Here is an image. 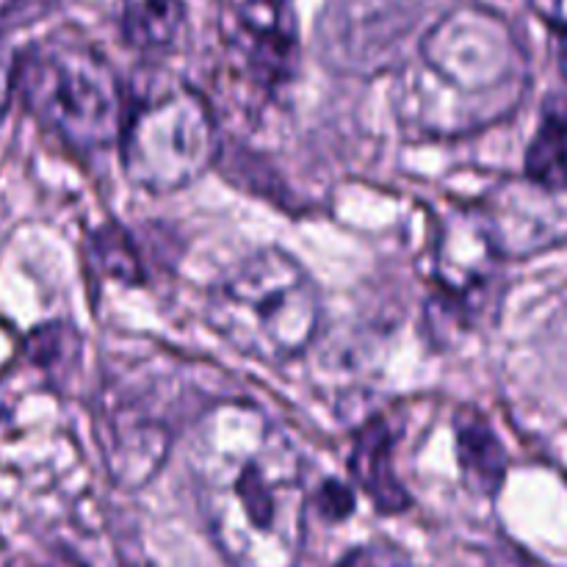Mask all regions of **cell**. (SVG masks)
Masks as SVG:
<instances>
[{
  "mask_svg": "<svg viewBox=\"0 0 567 567\" xmlns=\"http://www.w3.org/2000/svg\"><path fill=\"white\" fill-rule=\"evenodd\" d=\"M454 430H457L460 471L465 476V485L480 496H493L507 474L504 446L493 435L491 424L476 413H460Z\"/></svg>",
  "mask_w": 567,
  "mask_h": 567,
  "instance_id": "11",
  "label": "cell"
},
{
  "mask_svg": "<svg viewBox=\"0 0 567 567\" xmlns=\"http://www.w3.org/2000/svg\"><path fill=\"white\" fill-rule=\"evenodd\" d=\"M122 166L133 186L169 194L197 181L219 153L210 105L186 83H158L127 109Z\"/></svg>",
  "mask_w": 567,
  "mask_h": 567,
  "instance_id": "5",
  "label": "cell"
},
{
  "mask_svg": "<svg viewBox=\"0 0 567 567\" xmlns=\"http://www.w3.org/2000/svg\"><path fill=\"white\" fill-rule=\"evenodd\" d=\"M230 44L258 89L288 86L299 61L293 0H236Z\"/></svg>",
  "mask_w": 567,
  "mask_h": 567,
  "instance_id": "7",
  "label": "cell"
},
{
  "mask_svg": "<svg viewBox=\"0 0 567 567\" xmlns=\"http://www.w3.org/2000/svg\"><path fill=\"white\" fill-rule=\"evenodd\" d=\"M17 86L33 120L75 153L120 142L125 97L116 72L89 42L48 37L17 64Z\"/></svg>",
  "mask_w": 567,
  "mask_h": 567,
  "instance_id": "4",
  "label": "cell"
},
{
  "mask_svg": "<svg viewBox=\"0 0 567 567\" xmlns=\"http://www.w3.org/2000/svg\"><path fill=\"white\" fill-rule=\"evenodd\" d=\"M17 55L14 50L9 48L3 37H0V120H3L6 109H9V97H11V89L17 83Z\"/></svg>",
  "mask_w": 567,
  "mask_h": 567,
  "instance_id": "17",
  "label": "cell"
},
{
  "mask_svg": "<svg viewBox=\"0 0 567 567\" xmlns=\"http://www.w3.org/2000/svg\"><path fill=\"white\" fill-rule=\"evenodd\" d=\"M186 468L210 537L233 565L297 567L308 476L280 424L252 404H214L197 419Z\"/></svg>",
  "mask_w": 567,
  "mask_h": 567,
  "instance_id": "1",
  "label": "cell"
},
{
  "mask_svg": "<svg viewBox=\"0 0 567 567\" xmlns=\"http://www.w3.org/2000/svg\"><path fill=\"white\" fill-rule=\"evenodd\" d=\"M120 31L138 53H169L186 31L183 0H131L122 9Z\"/></svg>",
  "mask_w": 567,
  "mask_h": 567,
  "instance_id": "12",
  "label": "cell"
},
{
  "mask_svg": "<svg viewBox=\"0 0 567 567\" xmlns=\"http://www.w3.org/2000/svg\"><path fill=\"white\" fill-rule=\"evenodd\" d=\"M524 172L543 192L567 188V94H551L526 150Z\"/></svg>",
  "mask_w": 567,
  "mask_h": 567,
  "instance_id": "10",
  "label": "cell"
},
{
  "mask_svg": "<svg viewBox=\"0 0 567 567\" xmlns=\"http://www.w3.org/2000/svg\"><path fill=\"white\" fill-rule=\"evenodd\" d=\"M349 471L382 513L408 509L410 498L396 476V463H393V437L382 421H371L354 435Z\"/></svg>",
  "mask_w": 567,
  "mask_h": 567,
  "instance_id": "9",
  "label": "cell"
},
{
  "mask_svg": "<svg viewBox=\"0 0 567 567\" xmlns=\"http://www.w3.org/2000/svg\"><path fill=\"white\" fill-rule=\"evenodd\" d=\"M59 0H0V33L44 20Z\"/></svg>",
  "mask_w": 567,
  "mask_h": 567,
  "instance_id": "14",
  "label": "cell"
},
{
  "mask_svg": "<svg viewBox=\"0 0 567 567\" xmlns=\"http://www.w3.org/2000/svg\"><path fill=\"white\" fill-rule=\"evenodd\" d=\"M532 6H535L537 17L546 22L559 66L567 75V0H532Z\"/></svg>",
  "mask_w": 567,
  "mask_h": 567,
  "instance_id": "15",
  "label": "cell"
},
{
  "mask_svg": "<svg viewBox=\"0 0 567 567\" xmlns=\"http://www.w3.org/2000/svg\"><path fill=\"white\" fill-rule=\"evenodd\" d=\"M421 66L404 86V125L424 136L485 131L513 114L529 61L513 28L482 9H457L424 37Z\"/></svg>",
  "mask_w": 567,
  "mask_h": 567,
  "instance_id": "2",
  "label": "cell"
},
{
  "mask_svg": "<svg viewBox=\"0 0 567 567\" xmlns=\"http://www.w3.org/2000/svg\"><path fill=\"white\" fill-rule=\"evenodd\" d=\"M332 567H413L404 548L393 546V543H365V546L352 548L347 557L338 559Z\"/></svg>",
  "mask_w": 567,
  "mask_h": 567,
  "instance_id": "13",
  "label": "cell"
},
{
  "mask_svg": "<svg viewBox=\"0 0 567 567\" xmlns=\"http://www.w3.org/2000/svg\"><path fill=\"white\" fill-rule=\"evenodd\" d=\"M208 321L238 354L282 365L308 352L321 327L313 277L282 249H258L216 280Z\"/></svg>",
  "mask_w": 567,
  "mask_h": 567,
  "instance_id": "3",
  "label": "cell"
},
{
  "mask_svg": "<svg viewBox=\"0 0 567 567\" xmlns=\"http://www.w3.org/2000/svg\"><path fill=\"white\" fill-rule=\"evenodd\" d=\"M498 247L480 216H452L437 247V282L454 308L487 293L496 271Z\"/></svg>",
  "mask_w": 567,
  "mask_h": 567,
  "instance_id": "8",
  "label": "cell"
},
{
  "mask_svg": "<svg viewBox=\"0 0 567 567\" xmlns=\"http://www.w3.org/2000/svg\"><path fill=\"white\" fill-rule=\"evenodd\" d=\"M316 504H319L324 518L341 520L354 509V496L347 485H341V482H324L319 496H316Z\"/></svg>",
  "mask_w": 567,
  "mask_h": 567,
  "instance_id": "16",
  "label": "cell"
},
{
  "mask_svg": "<svg viewBox=\"0 0 567 567\" xmlns=\"http://www.w3.org/2000/svg\"><path fill=\"white\" fill-rule=\"evenodd\" d=\"M183 388L175 374L153 365V374L133 369L103 393V446L111 474L122 487L153 480L175 441Z\"/></svg>",
  "mask_w": 567,
  "mask_h": 567,
  "instance_id": "6",
  "label": "cell"
}]
</instances>
